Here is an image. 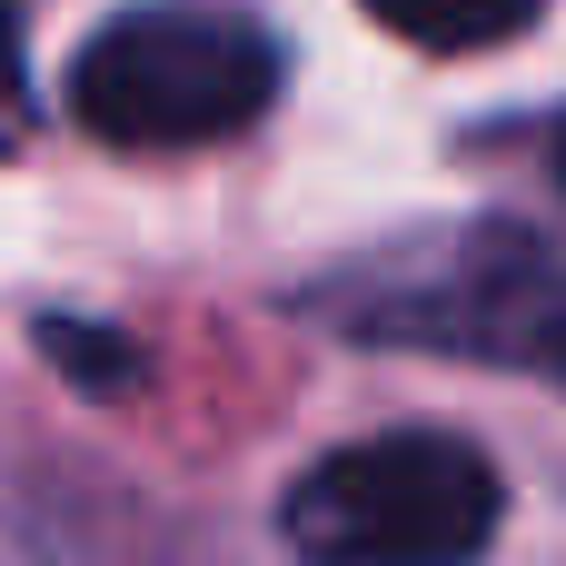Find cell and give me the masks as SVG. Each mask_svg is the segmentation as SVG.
<instances>
[{"instance_id":"obj_1","label":"cell","mask_w":566,"mask_h":566,"mask_svg":"<svg viewBox=\"0 0 566 566\" xmlns=\"http://www.w3.org/2000/svg\"><path fill=\"white\" fill-rule=\"evenodd\" d=\"M279 99V40L239 0H139L70 60V119L99 149H209Z\"/></svg>"},{"instance_id":"obj_2","label":"cell","mask_w":566,"mask_h":566,"mask_svg":"<svg viewBox=\"0 0 566 566\" xmlns=\"http://www.w3.org/2000/svg\"><path fill=\"white\" fill-rule=\"evenodd\" d=\"M507 517L497 468L448 428H388L358 448H328L289 507L279 537L308 566H468Z\"/></svg>"},{"instance_id":"obj_3","label":"cell","mask_w":566,"mask_h":566,"mask_svg":"<svg viewBox=\"0 0 566 566\" xmlns=\"http://www.w3.org/2000/svg\"><path fill=\"white\" fill-rule=\"evenodd\" d=\"M338 308L358 338L448 348V358L527 368V378L566 388V259L527 229H468L428 269L408 259L398 289H348Z\"/></svg>"},{"instance_id":"obj_4","label":"cell","mask_w":566,"mask_h":566,"mask_svg":"<svg viewBox=\"0 0 566 566\" xmlns=\"http://www.w3.org/2000/svg\"><path fill=\"white\" fill-rule=\"evenodd\" d=\"M388 40L408 50H438V60H468V50H497V40H527L547 0H358Z\"/></svg>"},{"instance_id":"obj_5","label":"cell","mask_w":566,"mask_h":566,"mask_svg":"<svg viewBox=\"0 0 566 566\" xmlns=\"http://www.w3.org/2000/svg\"><path fill=\"white\" fill-rule=\"evenodd\" d=\"M40 348H50V368H70L80 388H129V378H139V348H129L119 328H90V318H40Z\"/></svg>"},{"instance_id":"obj_6","label":"cell","mask_w":566,"mask_h":566,"mask_svg":"<svg viewBox=\"0 0 566 566\" xmlns=\"http://www.w3.org/2000/svg\"><path fill=\"white\" fill-rule=\"evenodd\" d=\"M20 70V0H0V80Z\"/></svg>"},{"instance_id":"obj_7","label":"cell","mask_w":566,"mask_h":566,"mask_svg":"<svg viewBox=\"0 0 566 566\" xmlns=\"http://www.w3.org/2000/svg\"><path fill=\"white\" fill-rule=\"evenodd\" d=\"M557 179H566V139H557Z\"/></svg>"}]
</instances>
